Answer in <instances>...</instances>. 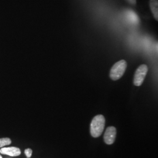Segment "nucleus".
<instances>
[{
	"label": "nucleus",
	"instance_id": "obj_1",
	"mask_svg": "<svg viewBox=\"0 0 158 158\" xmlns=\"http://www.w3.org/2000/svg\"><path fill=\"white\" fill-rule=\"evenodd\" d=\"M105 118L102 115H97L91 121L90 134L92 136L97 138L102 135L105 127Z\"/></svg>",
	"mask_w": 158,
	"mask_h": 158
},
{
	"label": "nucleus",
	"instance_id": "obj_4",
	"mask_svg": "<svg viewBox=\"0 0 158 158\" xmlns=\"http://www.w3.org/2000/svg\"><path fill=\"white\" fill-rule=\"evenodd\" d=\"M117 134L116 128L114 127H109L107 128L104 135V142L108 145H111L115 141Z\"/></svg>",
	"mask_w": 158,
	"mask_h": 158
},
{
	"label": "nucleus",
	"instance_id": "obj_7",
	"mask_svg": "<svg viewBox=\"0 0 158 158\" xmlns=\"http://www.w3.org/2000/svg\"><path fill=\"white\" fill-rule=\"evenodd\" d=\"M127 16L130 22L132 23L136 24L139 23L138 17L133 11H128L127 12Z\"/></svg>",
	"mask_w": 158,
	"mask_h": 158
},
{
	"label": "nucleus",
	"instance_id": "obj_3",
	"mask_svg": "<svg viewBox=\"0 0 158 158\" xmlns=\"http://www.w3.org/2000/svg\"><path fill=\"white\" fill-rule=\"evenodd\" d=\"M148 68L146 64H141L136 70L134 75V84L136 86H140L143 83L146 77Z\"/></svg>",
	"mask_w": 158,
	"mask_h": 158
},
{
	"label": "nucleus",
	"instance_id": "obj_6",
	"mask_svg": "<svg viewBox=\"0 0 158 158\" xmlns=\"http://www.w3.org/2000/svg\"><path fill=\"white\" fill-rule=\"evenodd\" d=\"M149 6L152 12L155 19L158 20V0H150Z\"/></svg>",
	"mask_w": 158,
	"mask_h": 158
},
{
	"label": "nucleus",
	"instance_id": "obj_5",
	"mask_svg": "<svg viewBox=\"0 0 158 158\" xmlns=\"http://www.w3.org/2000/svg\"><path fill=\"white\" fill-rule=\"evenodd\" d=\"M0 153L3 155H7L10 156H18L21 153L19 148L17 147H9V148H2L0 149Z\"/></svg>",
	"mask_w": 158,
	"mask_h": 158
},
{
	"label": "nucleus",
	"instance_id": "obj_9",
	"mask_svg": "<svg viewBox=\"0 0 158 158\" xmlns=\"http://www.w3.org/2000/svg\"><path fill=\"white\" fill-rule=\"evenodd\" d=\"M25 155L27 156V158H31V156H32V150L30 148L26 149L25 150Z\"/></svg>",
	"mask_w": 158,
	"mask_h": 158
},
{
	"label": "nucleus",
	"instance_id": "obj_8",
	"mask_svg": "<svg viewBox=\"0 0 158 158\" xmlns=\"http://www.w3.org/2000/svg\"><path fill=\"white\" fill-rule=\"evenodd\" d=\"M11 139L9 138H0V148H2L6 145H9L11 143Z\"/></svg>",
	"mask_w": 158,
	"mask_h": 158
},
{
	"label": "nucleus",
	"instance_id": "obj_11",
	"mask_svg": "<svg viewBox=\"0 0 158 158\" xmlns=\"http://www.w3.org/2000/svg\"><path fill=\"white\" fill-rule=\"evenodd\" d=\"M0 158H2V157L1 156V155H0Z\"/></svg>",
	"mask_w": 158,
	"mask_h": 158
},
{
	"label": "nucleus",
	"instance_id": "obj_2",
	"mask_svg": "<svg viewBox=\"0 0 158 158\" xmlns=\"http://www.w3.org/2000/svg\"><path fill=\"white\" fill-rule=\"evenodd\" d=\"M127 67V63L124 60H121L115 63L111 69L110 76L113 80H117L124 75Z\"/></svg>",
	"mask_w": 158,
	"mask_h": 158
},
{
	"label": "nucleus",
	"instance_id": "obj_10",
	"mask_svg": "<svg viewBox=\"0 0 158 158\" xmlns=\"http://www.w3.org/2000/svg\"><path fill=\"white\" fill-rule=\"evenodd\" d=\"M131 5H135L136 0H127Z\"/></svg>",
	"mask_w": 158,
	"mask_h": 158
}]
</instances>
